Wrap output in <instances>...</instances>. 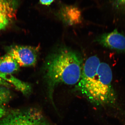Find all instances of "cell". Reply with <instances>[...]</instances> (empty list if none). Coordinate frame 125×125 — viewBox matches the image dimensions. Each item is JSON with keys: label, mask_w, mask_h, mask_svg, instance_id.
Instances as JSON below:
<instances>
[{"label": "cell", "mask_w": 125, "mask_h": 125, "mask_svg": "<svg viewBox=\"0 0 125 125\" xmlns=\"http://www.w3.org/2000/svg\"><path fill=\"white\" fill-rule=\"evenodd\" d=\"M112 79V72L109 65L101 62L97 56H92L83 66L77 88L90 101L96 105L112 104L115 100Z\"/></svg>", "instance_id": "obj_1"}, {"label": "cell", "mask_w": 125, "mask_h": 125, "mask_svg": "<svg viewBox=\"0 0 125 125\" xmlns=\"http://www.w3.org/2000/svg\"><path fill=\"white\" fill-rule=\"evenodd\" d=\"M83 67L81 56L71 49L61 48L51 54L46 61L44 69L49 92H52L60 84L73 85L79 83Z\"/></svg>", "instance_id": "obj_2"}, {"label": "cell", "mask_w": 125, "mask_h": 125, "mask_svg": "<svg viewBox=\"0 0 125 125\" xmlns=\"http://www.w3.org/2000/svg\"><path fill=\"white\" fill-rule=\"evenodd\" d=\"M0 125H50L41 112L33 108L11 112L0 119Z\"/></svg>", "instance_id": "obj_3"}, {"label": "cell", "mask_w": 125, "mask_h": 125, "mask_svg": "<svg viewBox=\"0 0 125 125\" xmlns=\"http://www.w3.org/2000/svg\"><path fill=\"white\" fill-rule=\"evenodd\" d=\"M39 47L15 46L9 50L7 54L11 56L20 66H29L36 64Z\"/></svg>", "instance_id": "obj_4"}, {"label": "cell", "mask_w": 125, "mask_h": 125, "mask_svg": "<svg viewBox=\"0 0 125 125\" xmlns=\"http://www.w3.org/2000/svg\"><path fill=\"white\" fill-rule=\"evenodd\" d=\"M96 42L105 48L125 53V36L117 29L103 34L97 38Z\"/></svg>", "instance_id": "obj_5"}, {"label": "cell", "mask_w": 125, "mask_h": 125, "mask_svg": "<svg viewBox=\"0 0 125 125\" xmlns=\"http://www.w3.org/2000/svg\"><path fill=\"white\" fill-rule=\"evenodd\" d=\"M17 0H0V30L4 29L15 19Z\"/></svg>", "instance_id": "obj_6"}, {"label": "cell", "mask_w": 125, "mask_h": 125, "mask_svg": "<svg viewBox=\"0 0 125 125\" xmlns=\"http://www.w3.org/2000/svg\"><path fill=\"white\" fill-rule=\"evenodd\" d=\"M60 14L62 19L67 24L72 25L81 22V12L75 6H64L61 9Z\"/></svg>", "instance_id": "obj_7"}, {"label": "cell", "mask_w": 125, "mask_h": 125, "mask_svg": "<svg viewBox=\"0 0 125 125\" xmlns=\"http://www.w3.org/2000/svg\"><path fill=\"white\" fill-rule=\"evenodd\" d=\"M19 65L11 56L7 54L0 58V72L13 73L19 69Z\"/></svg>", "instance_id": "obj_8"}, {"label": "cell", "mask_w": 125, "mask_h": 125, "mask_svg": "<svg viewBox=\"0 0 125 125\" xmlns=\"http://www.w3.org/2000/svg\"><path fill=\"white\" fill-rule=\"evenodd\" d=\"M0 78L3 80L13 85L18 90L24 94H29L31 91V87L24 83L11 75V74L4 73L0 72Z\"/></svg>", "instance_id": "obj_9"}, {"label": "cell", "mask_w": 125, "mask_h": 125, "mask_svg": "<svg viewBox=\"0 0 125 125\" xmlns=\"http://www.w3.org/2000/svg\"><path fill=\"white\" fill-rule=\"evenodd\" d=\"M10 97V93L9 90L5 87L0 86V106L4 105Z\"/></svg>", "instance_id": "obj_10"}, {"label": "cell", "mask_w": 125, "mask_h": 125, "mask_svg": "<svg viewBox=\"0 0 125 125\" xmlns=\"http://www.w3.org/2000/svg\"><path fill=\"white\" fill-rule=\"evenodd\" d=\"M4 106V105L0 106V119L2 118L6 114V110Z\"/></svg>", "instance_id": "obj_11"}, {"label": "cell", "mask_w": 125, "mask_h": 125, "mask_svg": "<svg viewBox=\"0 0 125 125\" xmlns=\"http://www.w3.org/2000/svg\"><path fill=\"white\" fill-rule=\"evenodd\" d=\"M54 0H40V4L46 6L50 5L54 1Z\"/></svg>", "instance_id": "obj_12"}, {"label": "cell", "mask_w": 125, "mask_h": 125, "mask_svg": "<svg viewBox=\"0 0 125 125\" xmlns=\"http://www.w3.org/2000/svg\"><path fill=\"white\" fill-rule=\"evenodd\" d=\"M0 85L2 86H6L8 87L10 86V84L9 83H7L6 81L3 80L1 78H0Z\"/></svg>", "instance_id": "obj_13"}, {"label": "cell", "mask_w": 125, "mask_h": 125, "mask_svg": "<svg viewBox=\"0 0 125 125\" xmlns=\"http://www.w3.org/2000/svg\"><path fill=\"white\" fill-rule=\"evenodd\" d=\"M118 0L120 2L125 4V0Z\"/></svg>", "instance_id": "obj_14"}]
</instances>
